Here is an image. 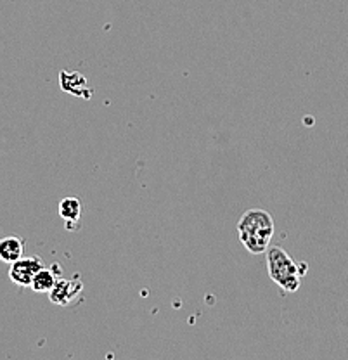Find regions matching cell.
<instances>
[{
    "instance_id": "cell-1",
    "label": "cell",
    "mask_w": 348,
    "mask_h": 360,
    "mask_svg": "<svg viewBox=\"0 0 348 360\" xmlns=\"http://www.w3.org/2000/svg\"><path fill=\"white\" fill-rule=\"evenodd\" d=\"M238 234L241 243L252 255L267 253L274 236V219L269 212L252 208L239 219Z\"/></svg>"
},
{
    "instance_id": "cell-2",
    "label": "cell",
    "mask_w": 348,
    "mask_h": 360,
    "mask_svg": "<svg viewBox=\"0 0 348 360\" xmlns=\"http://www.w3.org/2000/svg\"><path fill=\"white\" fill-rule=\"evenodd\" d=\"M267 270L271 279L286 292H297L302 277L305 276L307 264H297L281 246H271L267 250Z\"/></svg>"
},
{
    "instance_id": "cell-3",
    "label": "cell",
    "mask_w": 348,
    "mask_h": 360,
    "mask_svg": "<svg viewBox=\"0 0 348 360\" xmlns=\"http://www.w3.org/2000/svg\"><path fill=\"white\" fill-rule=\"evenodd\" d=\"M44 269L42 258L39 257H23L18 262L11 264L9 277L16 286L32 288L33 279L37 274Z\"/></svg>"
},
{
    "instance_id": "cell-4",
    "label": "cell",
    "mask_w": 348,
    "mask_h": 360,
    "mask_svg": "<svg viewBox=\"0 0 348 360\" xmlns=\"http://www.w3.org/2000/svg\"><path fill=\"white\" fill-rule=\"evenodd\" d=\"M84 291V284L78 279V276H75L73 279H58V284L54 286V290L49 292V298L52 303L61 307H68L75 302V298L80 296V292Z\"/></svg>"
},
{
    "instance_id": "cell-5",
    "label": "cell",
    "mask_w": 348,
    "mask_h": 360,
    "mask_svg": "<svg viewBox=\"0 0 348 360\" xmlns=\"http://www.w3.org/2000/svg\"><path fill=\"white\" fill-rule=\"evenodd\" d=\"M59 85L71 96L84 97V99L92 97V89H89L87 78L78 71H61L59 73Z\"/></svg>"
},
{
    "instance_id": "cell-6",
    "label": "cell",
    "mask_w": 348,
    "mask_h": 360,
    "mask_svg": "<svg viewBox=\"0 0 348 360\" xmlns=\"http://www.w3.org/2000/svg\"><path fill=\"white\" fill-rule=\"evenodd\" d=\"M25 253V239L18 238V236H9L0 241V258L6 264H14L20 258H23Z\"/></svg>"
},
{
    "instance_id": "cell-7",
    "label": "cell",
    "mask_w": 348,
    "mask_h": 360,
    "mask_svg": "<svg viewBox=\"0 0 348 360\" xmlns=\"http://www.w3.org/2000/svg\"><path fill=\"white\" fill-rule=\"evenodd\" d=\"M59 217L66 222V227L75 229L80 222L82 217V202L78 198H65L59 202Z\"/></svg>"
},
{
    "instance_id": "cell-8",
    "label": "cell",
    "mask_w": 348,
    "mask_h": 360,
    "mask_svg": "<svg viewBox=\"0 0 348 360\" xmlns=\"http://www.w3.org/2000/svg\"><path fill=\"white\" fill-rule=\"evenodd\" d=\"M56 284H58V277H56L54 270L44 267L33 279L32 290L35 292H51Z\"/></svg>"
}]
</instances>
